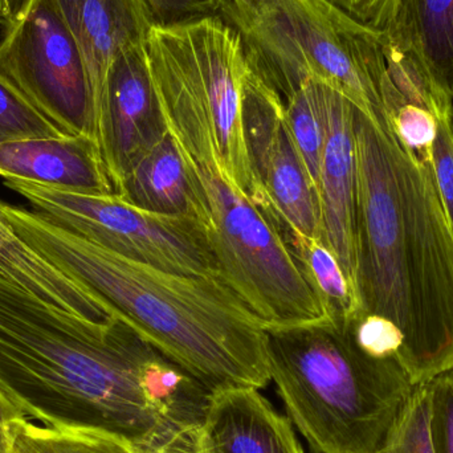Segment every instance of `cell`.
I'll return each mask as SVG.
<instances>
[{
  "instance_id": "cell-10",
  "label": "cell",
  "mask_w": 453,
  "mask_h": 453,
  "mask_svg": "<svg viewBox=\"0 0 453 453\" xmlns=\"http://www.w3.org/2000/svg\"><path fill=\"white\" fill-rule=\"evenodd\" d=\"M242 127L271 211L290 234L321 239L319 194L290 137L284 101L250 68L242 89Z\"/></svg>"
},
{
  "instance_id": "cell-6",
  "label": "cell",
  "mask_w": 453,
  "mask_h": 453,
  "mask_svg": "<svg viewBox=\"0 0 453 453\" xmlns=\"http://www.w3.org/2000/svg\"><path fill=\"white\" fill-rule=\"evenodd\" d=\"M222 18L239 32L250 68L284 104L316 80L364 113L382 111L388 37L330 0H225Z\"/></svg>"
},
{
  "instance_id": "cell-24",
  "label": "cell",
  "mask_w": 453,
  "mask_h": 453,
  "mask_svg": "<svg viewBox=\"0 0 453 453\" xmlns=\"http://www.w3.org/2000/svg\"><path fill=\"white\" fill-rule=\"evenodd\" d=\"M438 133L434 142V169L441 196L453 222V130L452 109L436 114Z\"/></svg>"
},
{
  "instance_id": "cell-30",
  "label": "cell",
  "mask_w": 453,
  "mask_h": 453,
  "mask_svg": "<svg viewBox=\"0 0 453 453\" xmlns=\"http://www.w3.org/2000/svg\"><path fill=\"white\" fill-rule=\"evenodd\" d=\"M4 2L5 8H7L8 20H10L11 24L24 12V10H26L27 5L29 4L31 0H4ZM10 24H8V26H10Z\"/></svg>"
},
{
  "instance_id": "cell-3",
  "label": "cell",
  "mask_w": 453,
  "mask_h": 453,
  "mask_svg": "<svg viewBox=\"0 0 453 453\" xmlns=\"http://www.w3.org/2000/svg\"><path fill=\"white\" fill-rule=\"evenodd\" d=\"M0 214L29 247L210 390H260L271 382L265 327L220 280L133 260L3 201Z\"/></svg>"
},
{
  "instance_id": "cell-13",
  "label": "cell",
  "mask_w": 453,
  "mask_h": 453,
  "mask_svg": "<svg viewBox=\"0 0 453 453\" xmlns=\"http://www.w3.org/2000/svg\"><path fill=\"white\" fill-rule=\"evenodd\" d=\"M202 441L206 453H305L288 417L255 388L212 391Z\"/></svg>"
},
{
  "instance_id": "cell-28",
  "label": "cell",
  "mask_w": 453,
  "mask_h": 453,
  "mask_svg": "<svg viewBox=\"0 0 453 453\" xmlns=\"http://www.w3.org/2000/svg\"><path fill=\"white\" fill-rule=\"evenodd\" d=\"M426 18L441 29L453 27V0H423Z\"/></svg>"
},
{
  "instance_id": "cell-7",
  "label": "cell",
  "mask_w": 453,
  "mask_h": 453,
  "mask_svg": "<svg viewBox=\"0 0 453 453\" xmlns=\"http://www.w3.org/2000/svg\"><path fill=\"white\" fill-rule=\"evenodd\" d=\"M185 161L198 188V223L223 284L265 330L332 321L290 250L279 220L218 173Z\"/></svg>"
},
{
  "instance_id": "cell-25",
  "label": "cell",
  "mask_w": 453,
  "mask_h": 453,
  "mask_svg": "<svg viewBox=\"0 0 453 453\" xmlns=\"http://www.w3.org/2000/svg\"><path fill=\"white\" fill-rule=\"evenodd\" d=\"M367 28L390 35L401 13L402 0H330Z\"/></svg>"
},
{
  "instance_id": "cell-8",
  "label": "cell",
  "mask_w": 453,
  "mask_h": 453,
  "mask_svg": "<svg viewBox=\"0 0 453 453\" xmlns=\"http://www.w3.org/2000/svg\"><path fill=\"white\" fill-rule=\"evenodd\" d=\"M2 180L4 188L26 199L31 211L77 236L166 271L220 280L206 234L196 220L143 211L117 196L73 193L20 178Z\"/></svg>"
},
{
  "instance_id": "cell-11",
  "label": "cell",
  "mask_w": 453,
  "mask_h": 453,
  "mask_svg": "<svg viewBox=\"0 0 453 453\" xmlns=\"http://www.w3.org/2000/svg\"><path fill=\"white\" fill-rule=\"evenodd\" d=\"M167 134L146 42L127 45L106 72L90 129L116 196L133 162Z\"/></svg>"
},
{
  "instance_id": "cell-31",
  "label": "cell",
  "mask_w": 453,
  "mask_h": 453,
  "mask_svg": "<svg viewBox=\"0 0 453 453\" xmlns=\"http://www.w3.org/2000/svg\"><path fill=\"white\" fill-rule=\"evenodd\" d=\"M8 24H10V20H8L7 16V8H5L4 0H0V27L3 28H7Z\"/></svg>"
},
{
  "instance_id": "cell-16",
  "label": "cell",
  "mask_w": 453,
  "mask_h": 453,
  "mask_svg": "<svg viewBox=\"0 0 453 453\" xmlns=\"http://www.w3.org/2000/svg\"><path fill=\"white\" fill-rule=\"evenodd\" d=\"M0 276L44 303L90 322H109V306L79 280L29 247L0 214Z\"/></svg>"
},
{
  "instance_id": "cell-4",
  "label": "cell",
  "mask_w": 453,
  "mask_h": 453,
  "mask_svg": "<svg viewBox=\"0 0 453 453\" xmlns=\"http://www.w3.org/2000/svg\"><path fill=\"white\" fill-rule=\"evenodd\" d=\"M269 377L313 453H382L417 383L332 321L269 327Z\"/></svg>"
},
{
  "instance_id": "cell-26",
  "label": "cell",
  "mask_w": 453,
  "mask_h": 453,
  "mask_svg": "<svg viewBox=\"0 0 453 453\" xmlns=\"http://www.w3.org/2000/svg\"><path fill=\"white\" fill-rule=\"evenodd\" d=\"M158 26H174L209 16H222L225 0H145Z\"/></svg>"
},
{
  "instance_id": "cell-17",
  "label": "cell",
  "mask_w": 453,
  "mask_h": 453,
  "mask_svg": "<svg viewBox=\"0 0 453 453\" xmlns=\"http://www.w3.org/2000/svg\"><path fill=\"white\" fill-rule=\"evenodd\" d=\"M117 196L143 211L198 222V190L172 134L138 157L125 174Z\"/></svg>"
},
{
  "instance_id": "cell-14",
  "label": "cell",
  "mask_w": 453,
  "mask_h": 453,
  "mask_svg": "<svg viewBox=\"0 0 453 453\" xmlns=\"http://www.w3.org/2000/svg\"><path fill=\"white\" fill-rule=\"evenodd\" d=\"M5 177L73 193L116 196L100 151L88 135L0 143V178Z\"/></svg>"
},
{
  "instance_id": "cell-5",
  "label": "cell",
  "mask_w": 453,
  "mask_h": 453,
  "mask_svg": "<svg viewBox=\"0 0 453 453\" xmlns=\"http://www.w3.org/2000/svg\"><path fill=\"white\" fill-rule=\"evenodd\" d=\"M146 52L169 133L182 156L264 206L242 127L250 64L239 32L222 16L156 24L146 37Z\"/></svg>"
},
{
  "instance_id": "cell-29",
  "label": "cell",
  "mask_w": 453,
  "mask_h": 453,
  "mask_svg": "<svg viewBox=\"0 0 453 453\" xmlns=\"http://www.w3.org/2000/svg\"><path fill=\"white\" fill-rule=\"evenodd\" d=\"M21 417L0 393V453H10L11 423Z\"/></svg>"
},
{
  "instance_id": "cell-2",
  "label": "cell",
  "mask_w": 453,
  "mask_h": 453,
  "mask_svg": "<svg viewBox=\"0 0 453 453\" xmlns=\"http://www.w3.org/2000/svg\"><path fill=\"white\" fill-rule=\"evenodd\" d=\"M357 290L362 314L390 322L414 383L453 369V222L434 169L386 111L354 114Z\"/></svg>"
},
{
  "instance_id": "cell-9",
  "label": "cell",
  "mask_w": 453,
  "mask_h": 453,
  "mask_svg": "<svg viewBox=\"0 0 453 453\" xmlns=\"http://www.w3.org/2000/svg\"><path fill=\"white\" fill-rule=\"evenodd\" d=\"M4 31L0 76L61 132L90 138L89 72L56 0H31Z\"/></svg>"
},
{
  "instance_id": "cell-23",
  "label": "cell",
  "mask_w": 453,
  "mask_h": 453,
  "mask_svg": "<svg viewBox=\"0 0 453 453\" xmlns=\"http://www.w3.org/2000/svg\"><path fill=\"white\" fill-rule=\"evenodd\" d=\"M427 382L434 451L453 453V369Z\"/></svg>"
},
{
  "instance_id": "cell-19",
  "label": "cell",
  "mask_w": 453,
  "mask_h": 453,
  "mask_svg": "<svg viewBox=\"0 0 453 453\" xmlns=\"http://www.w3.org/2000/svg\"><path fill=\"white\" fill-rule=\"evenodd\" d=\"M10 433V453H142L122 436L84 426L42 425L19 417Z\"/></svg>"
},
{
  "instance_id": "cell-12",
  "label": "cell",
  "mask_w": 453,
  "mask_h": 453,
  "mask_svg": "<svg viewBox=\"0 0 453 453\" xmlns=\"http://www.w3.org/2000/svg\"><path fill=\"white\" fill-rule=\"evenodd\" d=\"M326 141L319 169L321 240L340 261L357 290L356 106L342 93L324 84ZM359 298V296H358ZM361 301V300H359Z\"/></svg>"
},
{
  "instance_id": "cell-27",
  "label": "cell",
  "mask_w": 453,
  "mask_h": 453,
  "mask_svg": "<svg viewBox=\"0 0 453 453\" xmlns=\"http://www.w3.org/2000/svg\"><path fill=\"white\" fill-rule=\"evenodd\" d=\"M142 453H206L202 441V425L183 428L158 446Z\"/></svg>"
},
{
  "instance_id": "cell-1",
  "label": "cell",
  "mask_w": 453,
  "mask_h": 453,
  "mask_svg": "<svg viewBox=\"0 0 453 453\" xmlns=\"http://www.w3.org/2000/svg\"><path fill=\"white\" fill-rule=\"evenodd\" d=\"M0 393L27 419L145 451L201 426L212 390L121 319L84 321L0 276Z\"/></svg>"
},
{
  "instance_id": "cell-20",
  "label": "cell",
  "mask_w": 453,
  "mask_h": 453,
  "mask_svg": "<svg viewBox=\"0 0 453 453\" xmlns=\"http://www.w3.org/2000/svg\"><path fill=\"white\" fill-rule=\"evenodd\" d=\"M285 121L317 190L326 141L324 84L311 80L288 98L285 103Z\"/></svg>"
},
{
  "instance_id": "cell-15",
  "label": "cell",
  "mask_w": 453,
  "mask_h": 453,
  "mask_svg": "<svg viewBox=\"0 0 453 453\" xmlns=\"http://www.w3.org/2000/svg\"><path fill=\"white\" fill-rule=\"evenodd\" d=\"M73 34L93 93V114L114 56L127 45L146 42L156 26L145 0H56ZM93 122V119H92Z\"/></svg>"
},
{
  "instance_id": "cell-22",
  "label": "cell",
  "mask_w": 453,
  "mask_h": 453,
  "mask_svg": "<svg viewBox=\"0 0 453 453\" xmlns=\"http://www.w3.org/2000/svg\"><path fill=\"white\" fill-rule=\"evenodd\" d=\"M382 453H435L430 427V386L419 383Z\"/></svg>"
},
{
  "instance_id": "cell-21",
  "label": "cell",
  "mask_w": 453,
  "mask_h": 453,
  "mask_svg": "<svg viewBox=\"0 0 453 453\" xmlns=\"http://www.w3.org/2000/svg\"><path fill=\"white\" fill-rule=\"evenodd\" d=\"M63 135H66L65 133L42 116L16 88L0 76V143Z\"/></svg>"
},
{
  "instance_id": "cell-18",
  "label": "cell",
  "mask_w": 453,
  "mask_h": 453,
  "mask_svg": "<svg viewBox=\"0 0 453 453\" xmlns=\"http://www.w3.org/2000/svg\"><path fill=\"white\" fill-rule=\"evenodd\" d=\"M285 239L332 322L346 325L358 319L364 313L361 301L327 245L321 239H308L288 231Z\"/></svg>"
}]
</instances>
